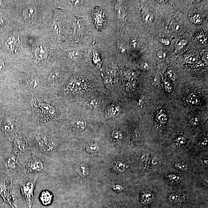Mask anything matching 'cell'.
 Segmentation results:
<instances>
[{"label":"cell","mask_w":208,"mask_h":208,"mask_svg":"<svg viewBox=\"0 0 208 208\" xmlns=\"http://www.w3.org/2000/svg\"><path fill=\"white\" fill-rule=\"evenodd\" d=\"M25 130L32 150L51 162L58 149V139L48 128Z\"/></svg>","instance_id":"cell-1"},{"label":"cell","mask_w":208,"mask_h":208,"mask_svg":"<svg viewBox=\"0 0 208 208\" xmlns=\"http://www.w3.org/2000/svg\"><path fill=\"white\" fill-rule=\"evenodd\" d=\"M31 95L28 96V100L33 117L40 124L49 125L56 118V107L47 96Z\"/></svg>","instance_id":"cell-2"},{"label":"cell","mask_w":208,"mask_h":208,"mask_svg":"<svg viewBox=\"0 0 208 208\" xmlns=\"http://www.w3.org/2000/svg\"><path fill=\"white\" fill-rule=\"evenodd\" d=\"M40 174H22L15 179L20 193L28 208H32L34 198L36 184Z\"/></svg>","instance_id":"cell-3"},{"label":"cell","mask_w":208,"mask_h":208,"mask_svg":"<svg viewBox=\"0 0 208 208\" xmlns=\"http://www.w3.org/2000/svg\"><path fill=\"white\" fill-rule=\"evenodd\" d=\"M23 165V174L48 175L51 171V161L33 151L24 160Z\"/></svg>","instance_id":"cell-4"},{"label":"cell","mask_w":208,"mask_h":208,"mask_svg":"<svg viewBox=\"0 0 208 208\" xmlns=\"http://www.w3.org/2000/svg\"><path fill=\"white\" fill-rule=\"evenodd\" d=\"M0 173L15 179L23 174V161L12 152L5 156L0 163Z\"/></svg>","instance_id":"cell-5"},{"label":"cell","mask_w":208,"mask_h":208,"mask_svg":"<svg viewBox=\"0 0 208 208\" xmlns=\"http://www.w3.org/2000/svg\"><path fill=\"white\" fill-rule=\"evenodd\" d=\"M12 152L23 161L33 151L25 130L19 129L11 139Z\"/></svg>","instance_id":"cell-6"},{"label":"cell","mask_w":208,"mask_h":208,"mask_svg":"<svg viewBox=\"0 0 208 208\" xmlns=\"http://www.w3.org/2000/svg\"><path fill=\"white\" fill-rule=\"evenodd\" d=\"M12 179L6 174H1L0 175V197L4 203L9 205L10 187Z\"/></svg>","instance_id":"cell-7"},{"label":"cell","mask_w":208,"mask_h":208,"mask_svg":"<svg viewBox=\"0 0 208 208\" xmlns=\"http://www.w3.org/2000/svg\"><path fill=\"white\" fill-rule=\"evenodd\" d=\"M88 84L83 78L79 79L72 80L69 81L65 89V93L70 95H74L78 93L82 90H87Z\"/></svg>","instance_id":"cell-8"},{"label":"cell","mask_w":208,"mask_h":208,"mask_svg":"<svg viewBox=\"0 0 208 208\" xmlns=\"http://www.w3.org/2000/svg\"><path fill=\"white\" fill-rule=\"evenodd\" d=\"M39 199L42 205L45 206H48L52 203L53 199V195L49 190H42L40 193Z\"/></svg>","instance_id":"cell-9"},{"label":"cell","mask_w":208,"mask_h":208,"mask_svg":"<svg viewBox=\"0 0 208 208\" xmlns=\"http://www.w3.org/2000/svg\"><path fill=\"white\" fill-rule=\"evenodd\" d=\"M73 166L75 172L81 177L85 178L89 175V169L84 164L77 162L74 163Z\"/></svg>","instance_id":"cell-10"},{"label":"cell","mask_w":208,"mask_h":208,"mask_svg":"<svg viewBox=\"0 0 208 208\" xmlns=\"http://www.w3.org/2000/svg\"><path fill=\"white\" fill-rule=\"evenodd\" d=\"M12 152V145L11 141L6 142L0 140V163L4 157Z\"/></svg>","instance_id":"cell-11"},{"label":"cell","mask_w":208,"mask_h":208,"mask_svg":"<svg viewBox=\"0 0 208 208\" xmlns=\"http://www.w3.org/2000/svg\"><path fill=\"white\" fill-rule=\"evenodd\" d=\"M61 76V72L58 70L53 71L50 74L47 80L48 83L51 86H54L58 81Z\"/></svg>","instance_id":"cell-12"},{"label":"cell","mask_w":208,"mask_h":208,"mask_svg":"<svg viewBox=\"0 0 208 208\" xmlns=\"http://www.w3.org/2000/svg\"><path fill=\"white\" fill-rule=\"evenodd\" d=\"M86 121L83 119H77L73 123L72 127L75 130L78 131H82L86 128Z\"/></svg>","instance_id":"cell-13"},{"label":"cell","mask_w":208,"mask_h":208,"mask_svg":"<svg viewBox=\"0 0 208 208\" xmlns=\"http://www.w3.org/2000/svg\"><path fill=\"white\" fill-rule=\"evenodd\" d=\"M69 58L73 61H80L83 59L84 56L83 52L80 51H72L68 53Z\"/></svg>","instance_id":"cell-14"},{"label":"cell","mask_w":208,"mask_h":208,"mask_svg":"<svg viewBox=\"0 0 208 208\" xmlns=\"http://www.w3.org/2000/svg\"><path fill=\"white\" fill-rule=\"evenodd\" d=\"M120 111L121 108L120 106L112 105L108 108L107 114L109 117H113L117 115Z\"/></svg>","instance_id":"cell-15"},{"label":"cell","mask_w":208,"mask_h":208,"mask_svg":"<svg viewBox=\"0 0 208 208\" xmlns=\"http://www.w3.org/2000/svg\"><path fill=\"white\" fill-rule=\"evenodd\" d=\"M114 170L117 172L123 173L127 169V166L125 163L121 161H117L112 164Z\"/></svg>","instance_id":"cell-16"},{"label":"cell","mask_w":208,"mask_h":208,"mask_svg":"<svg viewBox=\"0 0 208 208\" xmlns=\"http://www.w3.org/2000/svg\"><path fill=\"white\" fill-rule=\"evenodd\" d=\"M86 150L89 153H96L99 151V147L97 143L91 142L88 143L86 146Z\"/></svg>","instance_id":"cell-17"},{"label":"cell","mask_w":208,"mask_h":208,"mask_svg":"<svg viewBox=\"0 0 208 208\" xmlns=\"http://www.w3.org/2000/svg\"><path fill=\"white\" fill-rule=\"evenodd\" d=\"M112 136L113 140L117 144H119L122 141L123 135L120 131L114 130L112 132Z\"/></svg>","instance_id":"cell-18"},{"label":"cell","mask_w":208,"mask_h":208,"mask_svg":"<svg viewBox=\"0 0 208 208\" xmlns=\"http://www.w3.org/2000/svg\"><path fill=\"white\" fill-rule=\"evenodd\" d=\"M187 101L193 105H198L200 103V99L197 96L193 93L190 94L187 98Z\"/></svg>","instance_id":"cell-19"},{"label":"cell","mask_w":208,"mask_h":208,"mask_svg":"<svg viewBox=\"0 0 208 208\" xmlns=\"http://www.w3.org/2000/svg\"><path fill=\"white\" fill-rule=\"evenodd\" d=\"M16 41L14 37H10L5 42L6 47L9 51H13L15 48Z\"/></svg>","instance_id":"cell-20"},{"label":"cell","mask_w":208,"mask_h":208,"mask_svg":"<svg viewBox=\"0 0 208 208\" xmlns=\"http://www.w3.org/2000/svg\"><path fill=\"white\" fill-rule=\"evenodd\" d=\"M116 10L117 15L118 18L120 19H124L125 15V12L122 6L120 5L118 3L116 4Z\"/></svg>","instance_id":"cell-21"},{"label":"cell","mask_w":208,"mask_h":208,"mask_svg":"<svg viewBox=\"0 0 208 208\" xmlns=\"http://www.w3.org/2000/svg\"><path fill=\"white\" fill-rule=\"evenodd\" d=\"M156 120L158 122L160 123L163 124L166 123L167 121V118L166 115L162 111H160L157 114L156 116Z\"/></svg>","instance_id":"cell-22"},{"label":"cell","mask_w":208,"mask_h":208,"mask_svg":"<svg viewBox=\"0 0 208 208\" xmlns=\"http://www.w3.org/2000/svg\"><path fill=\"white\" fill-rule=\"evenodd\" d=\"M176 169L182 171H185L187 169L188 166L186 163L182 161H177L175 164Z\"/></svg>","instance_id":"cell-23"},{"label":"cell","mask_w":208,"mask_h":208,"mask_svg":"<svg viewBox=\"0 0 208 208\" xmlns=\"http://www.w3.org/2000/svg\"><path fill=\"white\" fill-rule=\"evenodd\" d=\"M152 195L149 192H145L143 193L142 196V200L143 202L147 203L152 200Z\"/></svg>","instance_id":"cell-24"},{"label":"cell","mask_w":208,"mask_h":208,"mask_svg":"<svg viewBox=\"0 0 208 208\" xmlns=\"http://www.w3.org/2000/svg\"><path fill=\"white\" fill-rule=\"evenodd\" d=\"M198 41L200 43L204 45L207 42V37L204 33L199 34L197 36Z\"/></svg>","instance_id":"cell-25"},{"label":"cell","mask_w":208,"mask_h":208,"mask_svg":"<svg viewBox=\"0 0 208 208\" xmlns=\"http://www.w3.org/2000/svg\"><path fill=\"white\" fill-rule=\"evenodd\" d=\"M143 18L146 23H151L153 19V15L152 13L146 12L143 15Z\"/></svg>","instance_id":"cell-26"},{"label":"cell","mask_w":208,"mask_h":208,"mask_svg":"<svg viewBox=\"0 0 208 208\" xmlns=\"http://www.w3.org/2000/svg\"><path fill=\"white\" fill-rule=\"evenodd\" d=\"M34 12V10L33 9H28L24 11V14L26 18L30 19L33 17Z\"/></svg>","instance_id":"cell-27"},{"label":"cell","mask_w":208,"mask_h":208,"mask_svg":"<svg viewBox=\"0 0 208 208\" xmlns=\"http://www.w3.org/2000/svg\"><path fill=\"white\" fill-rule=\"evenodd\" d=\"M191 19L195 24L200 25L202 23V19L199 15L195 14L191 17Z\"/></svg>","instance_id":"cell-28"},{"label":"cell","mask_w":208,"mask_h":208,"mask_svg":"<svg viewBox=\"0 0 208 208\" xmlns=\"http://www.w3.org/2000/svg\"><path fill=\"white\" fill-rule=\"evenodd\" d=\"M46 53L44 51L42 47H40L37 49L36 55L38 59H42L45 56Z\"/></svg>","instance_id":"cell-29"},{"label":"cell","mask_w":208,"mask_h":208,"mask_svg":"<svg viewBox=\"0 0 208 208\" xmlns=\"http://www.w3.org/2000/svg\"><path fill=\"white\" fill-rule=\"evenodd\" d=\"M187 43V41L185 40H179L176 44V48L177 50H180Z\"/></svg>","instance_id":"cell-30"},{"label":"cell","mask_w":208,"mask_h":208,"mask_svg":"<svg viewBox=\"0 0 208 208\" xmlns=\"http://www.w3.org/2000/svg\"><path fill=\"white\" fill-rule=\"evenodd\" d=\"M168 179L173 182H177L181 180V177L175 174H170L168 176Z\"/></svg>","instance_id":"cell-31"},{"label":"cell","mask_w":208,"mask_h":208,"mask_svg":"<svg viewBox=\"0 0 208 208\" xmlns=\"http://www.w3.org/2000/svg\"><path fill=\"white\" fill-rule=\"evenodd\" d=\"M180 197L179 195L176 193H173L169 196V199L172 203H177L179 201Z\"/></svg>","instance_id":"cell-32"},{"label":"cell","mask_w":208,"mask_h":208,"mask_svg":"<svg viewBox=\"0 0 208 208\" xmlns=\"http://www.w3.org/2000/svg\"><path fill=\"white\" fill-rule=\"evenodd\" d=\"M198 61L197 57L195 55H190L186 58L185 61L186 62L190 64H195Z\"/></svg>","instance_id":"cell-33"},{"label":"cell","mask_w":208,"mask_h":208,"mask_svg":"<svg viewBox=\"0 0 208 208\" xmlns=\"http://www.w3.org/2000/svg\"><path fill=\"white\" fill-rule=\"evenodd\" d=\"M165 90L168 92H171L173 90V88L172 87L171 84L167 80H164V81Z\"/></svg>","instance_id":"cell-34"},{"label":"cell","mask_w":208,"mask_h":208,"mask_svg":"<svg viewBox=\"0 0 208 208\" xmlns=\"http://www.w3.org/2000/svg\"><path fill=\"white\" fill-rule=\"evenodd\" d=\"M131 45L134 48L137 49L140 46V41L137 39H134L132 40L131 42Z\"/></svg>","instance_id":"cell-35"},{"label":"cell","mask_w":208,"mask_h":208,"mask_svg":"<svg viewBox=\"0 0 208 208\" xmlns=\"http://www.w3.org/2000/svg\"><path fill=\"white\" fill-rule=\"evenodd\" d=\"M176 141L180 145H183L186 143V139L184 137L182 136H179L176 139Z\"/></svg>","instance_id":"cell-36"},{"label":"cell","mask_w":208,"mask_h":208,"mask_svg":"<svg viewBox=\"0 0 208 208\" xmlns=\"http://www.w3.org/2000/svg\"><path fill=\"white\" fill-rule=\"evenodd\" d=\"M152 164L154 166H157L161 163V160L156 157H153L152 158Z\"/></svg>","instance_id":"cell-37"},{"label":"cell","mask_w":208,"mask_h":208,"mask_svg":"<svg viewBox=\"0 0 208 208\" xmlns=\"http://www.w3.org/2000/svg\"><path fill=\"white\" fill-rule=\"evenodd\" d=\"M167 74L168 77L170 79H171L172 80H175V74L172 70H170L168 71L167 72Z\"/></svg>","instance_id":"cell-38"},{"label":"cell","mask_w":208,"mask_h":208,"mask_svg":"<svg viewBox=\"0 0 208 208\" xmlns=\"http://www.w3.org/2000/svg\"><path fill=\"white\" fill-rule=\"evenodd\" d=\"M204 66V64L201 61H197L193 66V68H201Z\"/></svg>","instance_id":"cell-39"},{"label":"cell","mask_w":208,"mask_h":208,"mask_svg":"<svg viewBox=\"0 0 208 208\" xmlns=\"http://www.w3.org/2000/svg\"><path fill=\"white\" fill-rule=\"evenodd\" d=\"M200 120L197 117H195L192 118L190 122L191 124L193 125V126H196L199 123Z\"/></svg>","instance_id":"cell-40"},{"label":"cell","mask_w":208,"mask_h":208,"mask_svg":"<svg viewBox=\"0 0 208 208\" xmlns=\"http://www.w3.org/2000/svg\"><path fill=\"white\" fill-rule=\"evenodd\" d=\"M138 68L143 71L147 70L148 69V65L147 63H144L138 66Z\"/></svg>","instance_id":"cell-41"},{"label":"cell","mask_w":208,"mask_h":208,"mask_svg":"<svg viewBox=\"0 0 208 208\" xmlns=\"http://www.w3.org/2000/svg\"><path fill=\"white\" fill-rule=\"evenodd\" d=\"M157 55L159 58L163 59L166 57V54L165 53V52L161 50V51H159L158 52Z\"/></svg>","instance_id":"cell-42"},{"label":"cell","mask_w":208,"mask_h":208,"mask_svg":"<svg viewBox=\"0 0 208 208\" xmlns=\"http://www.w3.org/2000/svg\"><path fill=\"white\" fill-rule=\"evenodd\" d=\"M113 189L117 191H121L124 189L123 186L120 184H115L113 186Z\"/></svg>","instance_id":"cell-43"},{"label":"cell","mask_w":208,"mask_h":208,"mask_svg":"<svg viewBox=\"0 0 208 208\" xmlns=\"http://www.w3.org/2000/svg\"><path fill=\"white\" fill-rule=\"evenodd\" d=\"M162 43L166 46H168L170 44V41L166 38H163L161 41Z\"/></svg>","instance_id":"cell-44"},{"label":"cell","mask_w":208,"mask_h":208,"mask_svg":"<svg viewBox=\"0 0 208 208\" xmlns=\"http://www.w3.org/2000/svg\"><path fill=\"white\" fill-rule=\"evenodd\" d=\"M174 29L175 31H179L180 29V26L177 24H175L174 26Z\"/></svg>","instance_id":"cell-45"},{"label":"cell","mask_w":208,"mask_h":208,"mask_svg":"<svg viewBox=\"0 0 208 208\" xmlns=\"http://www.w3.org/2000/svg\"><path fill=\"white\" fill-rule=\"evenodd\" d=\"M208 160L207 159H204L202 161V164L204 166H207L208 164Z\"/></svg>","instance_id":"cell-46"},{"label":"cell","mask_w":208,"mask_h":208,"mask_svg":"<svg viewBox=\"0 0 208 208\" xmlns=\"http://www.w3.org/2000/svg\"><path fill=\"white\" fill-rule=\"evenodd\" d=\"M208 139L207 138H205L204 139L203 141L202 142V144L204 146H206L207 145Z\"/></svg>","instance_id":"cell-47"},{"label":"cell","mask_w":208,"mask_h":208,"mask_svg":"<svg viewBox=\"0 0 208 208\" xmlns=\"http://www.w3.org/2000/svg\"><path fill=\"white\" fill-rule=\"evenodd\" d=\"M4 68V64L2 61L0 60V71L2 70Z\"/></svg>","instance_id":"cell-48"},{"label":"cell","mask_w":208,"mask_h":208,"mask_svg":"<svg viewBox=\"0 0 208 208\" xmlns=\"http://www.w3.org/2000/svg\"><path fill=\"white\" fill-rule=\"evenodd\" d=\"M157 1L160 3H164L165 2H167V1H166V0H158Z\"/></svg>","instance_id":"cell-49"},{"label":"cell","mask_w":208,"mask_h":208,"mask_svg":"<svg viewBox=\"0 0 208 208\" xmlns=\"http://www.w3.org/2000/svg\"><path fill=\"white\" fill-rule=\"evenodd\" d=\"M204 57L206 59H207L208 60V53L207 52H205V53H204Z\"/></svg>","instance_id":"cell-50"},{"label":"cell","mask_w":208,"mask_h":208,"mask_svg":"<svg viewBox=\"0 0 208 208\" xmlns=\"http://www.w3.org/2000/svg\"><path fill=\"white\" fill-rule=\"evenodd\" d=\"M191 1V2H193V3H196V2H197H197H199V1Z\"/></svg>","instance_id":"cell-51"},{"label":"cell","mask_w":208,"mask_h":208,"mask_svg":"<svg viewBox=\"0 0 208 208\" xmlns=\"http://www.w3.org/2000/svg\"><path fill=\"white\" fill-rule=\"evenodd\" d=\"M4 204H4V203H3V204H2V207H1V208H3L4 205Z\"/></svg>","instance_id":"cell-52"},{"label":"cell","mask_w":208,"mask_h":208,"mask_svg":"<svg viewBox=\"0 0 208 208\" xmlns=\"http://www.w3.org/2000/svg\"><path fill=\"white\" fill-rule=\"evenodd\" d=\"M73 208H79L78 207H74Z\"/></svg>","instance_id":"cell-53"},{"label":"cell","mask_w":208,"mask_h":208,"mask_svg":"<svg viewBox=\"0 0 208 208\" xmlns=\"http://www.w3.org/2000/svg\"><path fill=\"white\" fill-rule=\"evenodd\" d=\"M0 175H1V173H0Z\"/></svg>","instance_id":"cell-54"}]
</instances>
